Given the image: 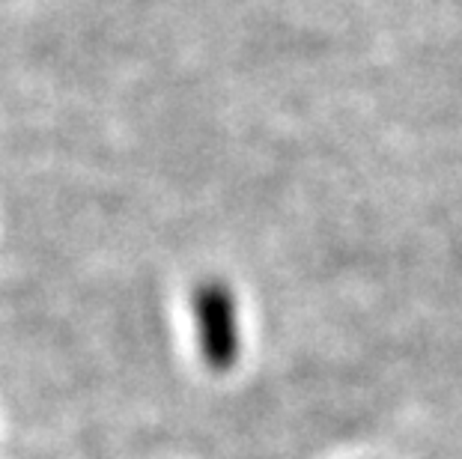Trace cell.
<instances>
[{
	"instance_id": "cell-1",
	"label": "cell",
	"mask_w": 462,
	"mask_h": 459,
	"mask_svg": "<svg viewBox=\"0 0 462 459\" xmlns=\"http://www.w3.org/2000/svg\"><path fill=\"white\" fill-rule=\"evenodd\" d=\"M194 326H198V346L203 364L212 373H227L239 361V301L230 283L221 278L200 280L194 289Z\"/></svg>"
}]
</instances>
